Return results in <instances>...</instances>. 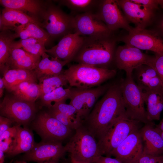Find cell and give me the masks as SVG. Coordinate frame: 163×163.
Listing matches in <instances>:
<instances>
[{
    "mask_svg": "<svg viewBox=\"0 0 163 163\" xmlns=\"http://www.w3.org/2000/svg\"><path fill=\"white\" fill-rule=\"evenodd\" d=\"M39 81V98L58 88L66 85L68 83L63 73L58 75L40 79Z\"/></svg>",
    "mask_w": 163,
    "mask_h": 163,
    "instance_id": "32",
    "label": "cell"
},
{
    "mask_svg": "<svg viewBox=\"0 0 163 163\" xmlns=\"http://www.w3.org/2000/svg\"><path fill=\"white\" fill-rule=\"evenodd\" d=\"M117 40L140 50L163 55V38L154 30L133 28L127 34Z\"/></svg>",
    "mask_w": 163,
    "mask_h": 163,
    "instance_id": "9",
    "label": "cell"
},
{
    "mask_svg": "<svg viewBox=\"0 0 163 163\" xmlns=\"http://www.w3.org/2000/svg\"><path fill=\"white\" fill-rule=\"evenodd\" d=\"M84 38L77 33H69L63 37L56 45L46 49V52L54 58L69 62L79 51Z\"/></svg>",
    "mask_w": 163,
    "mask_h": 163,
    "instance_id": "17",
    "label": "cell"
},
{
    "mask_svg": "<svg viewBox=\"0 0 163 163\" xmlns=\"http://www.w3.org/2000/svg\"><path fill=\"white\" fill-rule=\"evenodd\" d=\"M16 125L5 131L0 136V150L7 155L12 150L17 137Z\"/></svg>",
    "mask_w": 163,
    "mask_h": 163,
    "instance_id": "34",
    "label": "cell"
},
{
    "mask_svg": "<svg viewBox=\"0 0 163 163\" xmlns=\"http://www.w3.org/2000/svg\"><path fill=\"white\" fill-rule=\"evenodd\" d=\"M143 149L140 129H138L129 134L113 152L111 156L122 163H137Z\"/></svg>",
    "mask_w": 163,
    "mask_h": 163,
    "instance_id": "16",
    "label": "cell"
},
{
    "mask_svg": "<svg viewBox=\"0 0 163 163\" xmlns=\"http://www.w3.org/2000/svg\"><path fill=\"white\" fill-rule=\"evenodd\" d=\"M5 153L0 150V163H4L5 160Z\"/></svg>",
    "mask_w": 163,
    "mask_h": 163,
    "instance_id": "45",
    "label": "cell"
},
{
    "mask_svg": "<svg viewBox=\"0 0 163 163\" xmlns=\"http://www.w3.org/2000/svg\"><path fill=\"white\" fill-rule=\"evenodd\" d=\"M140 123L128 118L125 113L114 119L97 140L101 155L111 157L113 152L130 134L140 129Z\"/></svg>",
    "mask_w": 163,
    "mask_h": 163,
    "instance_id": "3",
    "label": "cell"
},
{
    "mask_svg": "<svg viewBox=\"0 0 163 163\" xmlns=\"http://www.w3.org/2000/svg\"><path fill=\"white\" fill-rule=\"evenodd\" d=\"M133 2L141 5L154 11L159 9L161 0H132Z\"/></svg>",
    "mask_w": 163,
    "mask_h": 163,
    "instance_id": "39",
    "label": "cell"
},
{
    "mask_svg": "<svg viewBox=\"0 0 163 163\" xmlns=\"http://www.w3.org/2000/svg\"><path fill=\"white\" fill-rule=\"evenodd\" d=\"M14 33L9 30L0 33V68L2 71L9 58L12 43L14 41Z\"/></svg>",
    "mask_w": 163,
    "mask_h": 163,
    "instance_id": "30",
    "label": "cell"
},
{
    "mask_svg": "<svg viewBox=\"0 0 163 163\" xmlns=\"http://www.w3.org/2000/svg\"><path fill=\"white\" fill-rule=\"evenodd\" d=\"M13 160H11L9 163H13Z\"/></svg>",
    "mask_w": 163,
    "mask_h": 163,
    "instance_id": "50",
    "label": "cell"
},
{
    "mask_svg": "<svg viewBox=\"0 0 163 163\" xmlns=\"http://www.w3.org/2000/svg\"><path fill=\"white\" fill-rule=\"evenodd\" d=\"M95 13L111 31L120 28L130 31L132 29L116 0L100 1Z\"/></svg>",
    "mask_w": 163,
    "mask_h": 163,
    "instance_id": "15",
    "label": "cell"
},
{
    "mask_svg": "<svg viewBox=\"0 0 163 163\" xmlns=\"http://www.w3.org/2000/svg\"><path fill=\"white\" fill-rule=\"evenodd\" d=\"M13 163H29L27 162V161H23L17 160L13 162ZM37 163H58L54 162H38Z\"/></svg>",
    "mask_w": 163,
    "mask_h": 163,
    "instance_id": "47",
    "label": "cell"
},
{
    "mask_svg": "<svg viewBox=\"0 0 163 163\" xmlns=\"http://www.w3.org/2000/svg\"><path fill=\"white\" fill-rule=\"evenodd\" d=\"M110 86L105 85L95 88H69V104L77 110L83 122L87 118L98 98L105 93Z\"/></svg>",
    "mask_w": 163,
    "mask_h": 163,
    "instance_id": "11",
    "label": "cell"
},
{
    "mask_svg": "<svg viewBox=\"0 0 163 163\" xmlns=\"http://www.w3.org/2000/svg\"><path fill=\"white\" fill-rule=\"evenodd\" d=\"M59 4L66 6L71 10L83 13L91 11V9L98 6L100 1L94 0H56Z\"/></svg>",
    "mask_w": 163,
    "mask_h": 163,
    "instance_id": "33",
    "label": "cell"
},
{
    "mask_svg": "<svg viewBox=\"0 0 163 163\" xmlns=\"http://www.w3.org/2000/svg\"><path fill=\"white\" fill-rule=\"evenodd\" d=\"M15 38L21 39L34 38L44 41L46 44L50 43L52 39L47 32L37 24L30 23L19 26L13 29Z\"/></svg>",
    "mask_w": 163,
    "mask_h": 163,
    "instance_id": "27",
    "label": "cell"
},
{
    "mask_svg": "<svg viewBox=\"0 0 163 163\" xmlns=\"http://www.w3.org/2000/svg\"><path fill=\"white\" fill-rule=\"evenodd\" d=\"M46 43L43 41L36 38L20 39L18 41H14L12 43L11 50L22 48L33 55L41 57L46 53Z\"/></svg>",
    "mask_w": 163,
    "mask_h": 163,
    "instance_id": "29",
    "label": "cell"
},
{
    "mask_svg": "<svg viewBox=\"0 0 163 163\" xmlns=\"http://www.w3.org/2000/svg\"><path fill=\"white\" fill-rule=\"evenodd\" d=\"M30 23L37 24L40 26V24L38 20L19 10L4 8L0 14V29L1 31L13 29L19 26Z\"/></svg>",
    "mask_w": 163,
    "mask_h": 163,
    "instance_id": "22",
    "label": "cell"
},
{
    "mask_svg": "<svg viewBox=\"0 0 163 163\" xmlns=\"http://www.w3.org/2000/svg\"><path fill=\"white\" fill-rule=\"evenodd\" d=\"M163 161V155H152L142 153L137 163H158Z\"/></svg>",
    "mask_w": 163,
    "mask_h": 163,
    "instance_id": "38",
    "label": "cell"
},
{
    "mask_svg": "<svg viewBox=\"0 0 163 163\" xmlns=\"http://www.w3.org/2000/svg\"><path fill=\"white\" fill-rule=\"evenodd\" d=\"M156 21L155 28L154 30L163 38V14L158 17Z\"/></svg>",
    "mask_w": 163,
    "mask_h": 163,
    "instance_id": "43",
    "label": "cell"
},
{
    "mask_svg": "<svg viewBox=\"0 0 163 163\" xmlns=\"http://www.w3.org/2000/svg\"><path fill=\"white\" fill-rule=\"evenodd\" d=\"M94 163H122L119 160L110 157L101 155Z\"/></svg>",
    "mask_w": 163,
    "mask_h": 163,
    "instance_id": "42",
    "label": "cell"
},
{
    "mask_svg": "<svg viewBox=\"0 0 163 163\" xmlns=\"http://www.w3.org/2000/svg\"><path fill=\"white\" fill-rule=\"evenodd\" d=\"M160 133L161 137L163 141V131L160 132Z\"/></svg>",
    "mask_w": 163,
    "mask_h": 163,
    "instance_id": "49",
    "label": "cell"
},
{
    "mask_svg": "<svg viewBox=\"0 0 163 163\" xmlns=\"http://www.w3.org/2000/svg\"><path fill=\"white\" fill-rule=\"evenodd\" d=\"M1 5L5 8L22 11L39 21L45 2L37 0H0Z\"/></svg>",
    "mask_w": 163,
    "mask_h": 163,
    "instance_id": "23",
    "label": "cell"
},
{
    "mask_svg": "<svg viewBox=\"0 0 163 163\" xmlns=\"http://www.w3.org/2000/svg\"><path fill=\"white\" fill-rule=\"evenodd\" d=\"M41 59V57L33 55L22 49H12L2 72L8 69L34 70Z\"/></svg>",
    "mask_w": 163,
    "mask_h": 163,
    "instance_id": "20",
    "label": "cell"
},
{
    "mask_svg": "<svg viewBox=\"0 0 163 163\" xmlns=\"http://www.w3.org/2000/svg\"><path fill=\"white\" fill-rule=\"evenodd\" d=\"M36 110L35 103L26 101L13 96H6L0 103L2 116L8 118L18 125L27 123Z\"/></svg>",
    "mask_w": 163,
    "mask_h": 163,
    "instance_id": "10",
    "label": "cell"
},
{
    "mask_svg": "<svg viewBox=\"0 0 163 163\" xmlns=\"http://www.w3.org/2000/svg\"><path fill=\"white\" fill-rule=\"evenodd\" d=\"M64 148L71 159L78 162L94 163L102 155L94 136L83 124L75 130Z\"/></svg>",
    "mask_w": 163,
    "mask_h": 163,
    "instance_id": "5",
    "label": "cell"
},
{
    "mask_svg": "<svg viewBox=\"0 0 163 163\" xmlns=\"http://www.w3.org/2000/svg\"><path fill=\"white\" fill-rule=\"evenodd\" d=\"M17 137L15 145L11 151L7 155L14 157L20 153H27L34 146V135L32 132L25 127H22L20 125H16Z\"/></svg>",
    "mask_w": 163,
    "mask_h": 163,
    "instance_id": "25",
    "label": "cell"
},
{
    "mask_svg": "<svg viewBox=\"0 0 163 163\" xmlns=\"http://www.w3.org/2000/svg\"><path fill=\"white\" fill-rule=\"evenodd\" d=\"M84 38L73 60L79 64L108 69L114 61L117 39L111 35Z\"/></svg>",
    "mask_w": 163,
    "mask_h": 163,
    "instance_id": "2",
    "label": "cell"
},
{
    "mask_svg": "<svg viewBox=\"0 0 163 163\" xmlns=\"http://www.w3.org/2000/svg\"><path fill=\"white\" fill-rule=\"evenodd\" d=\"M11 92L14 96L20 99L35 103L39 97L40 89L36 82L27 81L15 86Z\"/></svg>",
    "mask_w": 163,
    "mask_h": 163,
    "instance_id": "28",
    "label": "cell"
},
{
    "mask_svg": "<svg viewBox=\"0 0 163 163\" xmlns=\"http://www.w3.org/2000/svg\"><path fill=\"white\" fill-rule=\"evenodd\" d=\"M134 71L136 84L143 91H163L161 80L154 67L143 65Z\"/></svg>",
    "mask_w": 163,
    "mask_h": 163,
    "instance_id": "19",
    "label": "cell"
},
{
    "mask_svg": "<svg viewBox=\"0 0 163 163\" xmlns=\"http://www.w3.org/2000/svg\"><path fill=\"white\" fill-rule=\"evenodd\" d=\"M155 56L142 52L140 50L125 44L116 48L114 61L117 68L125 71L126 77H132L134 70L143 65L154 67Z\"/></svg>",
    "mask_w": 163,
    "mask_h": 163,
    "instance_id": "8",
    "label": "cell"
},
{
    "mask_svg": "<svg viewBox=\"0 0 163 163\" xmlns=\"http://www.w3.org/2000/svg\"><path fill=\"white\" fill-rule=\"evenodd\" d=\"M120 85L127 117L145 124L154 125L147 118L143 91L135 82L133 76L126 77Z\"/></svg>",
    "mask_w": 163,
    "mask_h": 163,
    "instance_id": "7",
    "label": "cell"
},
{
    "mask_svg": "<svg viewBox=\"0 0 163 163\" xmlns=\"http://www.w3.org/2000/svg\"><path fill=\"white\" fill-rule=\"evenodd\" d=\"M73 30L83 37L111 35V32L96 13L91 11L78 14L74 17Z\"/></svg>",
    "mask_w": 163,
    "mask_h": 163,
    "instance_id": "13",
    "label": "cell"
},
{
    "mask_svg": "<svg viewBox=\"0 0 163 163\" xmlns=\"http://www.w3.org/2000/svg\"><path fill=\"white\" fill-rule=\"evenodd\" d=\"M73 18L59 6L47 1L44 3L38 20L40 26L46 30L52 39L72 33Z\"/></svg>",
    "mask_w": 163,
    "mask_h": 163,
    "instance_id": "6",
    "label": "cell"
},
{
    "mask_svg": "<svg viewBox=\"0 0 163 163\" xmlns=\"http://www.w3.org/2000/svg\"><path fill=\"white\" fill-rule=\"evenodd\" d=\"M105 93L84 120V126L97 140L114 119L125 113L120 84L109 86Z\"/></svg>",
    "mask_w": 163,
    "mask_h": 163,
    "instance_id": "1",
    "label": "cell"
},
{
    "mask_svg": "<svg viewBox=\"0 0 163 163\" xmlns=\"http://www.w3.org/2000/svg\"><path fill=\"white\" fill-rule=\"evenodd\" d=\"M66 152L62 142L43 141L35 143L33 149L25 153L21 160L37 163L54 162L58 163Z\"/></svg>",
    "mask_w": 163,
    "mask_h": 163,
    "instance_id": "14",
    "label": "cell"
},
{
    "mask_svg": "<svg viewBox=\"0 0 163 163\" xmlns=\"http://www.w3.org/2000/svg\"><path fill=\"white\" fill-rule=\"evenodd\" d=\"M70 94V88L64 89L62 87H61L39 98L42 106H46L50 109L53 105V103L54 104L59 102H65L66 100L69 99Z\"/></svg>",
    "mask_w": 163,
    "mask_h": 163,
    "instance_id": "31",
    "label": "cell"
},
{
    "mask_svg": "<svg viewBox=\"0 0 163 163\" xmlns=\"http://www.w3.org/2000/svg\"><path fill=\"white\" fill-rule=\"evenodd\" d=\"M154 66L159 76L163 88V55L155 54Z\"/></svg>",
    "mask_w": 163,
    "mask_h": 163,
    "instance_id": "40",
    "label": "cell"
},
{
    "mask_svg": "<svg viewBox=\"0 0 163 163\" xmlns=\"http://www.w3.org/2000/svg\"><path fill=\"white\" fill-rule=\"evenodd\" d=\"M14 123L10 119L6 117L0 116V136L5 131L11 127L12 123Z\"/></svg>",
    "mask_w": 163,
    "mask_h": 163,
    "instance_id": "41",
    "label": "cell"
},
{
    "mask_svg": "<svg viewBox=\"0 0 163 163\" xmlns=\"http://www.w3.org/2000/svg\"><path fill=\"white\" fill-rule=\"evenodd\" d=\"M3 72L5 88L10 92L15 86L23 82H36L37 80L34 70L8 69Z\"/></svg>",
    "mask_w": 163,
    "mask_h": 163,
    "instance_id": "26",
    "label": "cell"
},
{
    "mask_svg": "<svg viewBox=\"0 0 163 163\" xmlns=\"http://www.w3.org/2000/svg\"><path fill=\"white\" fill-rule=\"evenodd\" d=\"M33 127L43 141L62 142L70 136L72 130L46 112L38 115Z\"/></svg>",
    "mask_w": 163,
    "mask_h": 163,
    "instance_id": "12",
    "label": "cell"
},
{
    "mask_svg": "<svg viewBox=\"0 0 163 163\" xmlns=\"http://www.w3.org/2000/svg\"><path fill=\"white\" fill-rule=\"evenodd\" d=\"M144 142L143 153L152 155H163V141L160 131L153 125L145 124L140 129Z\"/></svg>",
    "mask_w": 163,
    "mask_h": 163,
    "instance_id": "21",
    "label": "cell"
},
{
    "mask_svg": "<svg viewBox=\"0 0 163 163\" xmlns=\"http://www.w3.org/2000/svg\"><path fill=\"white\" fill-rule=\"evenodd\" d=\"M143 95L148 120L152 122L153 120H159L163 110V91H143Z\"/></svg>",
    "mask_w": 163,
    "mask_h": 163,
    "instance_id": "24",
    "label": "cell"
},
{
    "mask_svg": "<svg viewBox=\"0 0 163 163\" xmlns=\"http://www.w3.org/2000/svg\"><path fill=\"white\" fill-rule=\"evenodd\" d=\"M5 88V83L3 77L0 78V97H1L3 95L4 89Z\"/></svg>",
    "mask_w": 163,
    "mask_h": 163,
    "instance_id": "44",
    "label": "cell"
},
{
    "mask_svg": "<svg viewBox=\"0 0 163 163\" xmlns=\"http://www.w3.org/2000/svg\"><path fill=\"white\" fill-rule=\"evenodd\" d=\"M156 127L160 131H163V118L158 125Z\"/></svg>",
    "mask_w": 163,
    "mask_h": 163,
    "instance_id": "46",
    "label": "cell"
},
{
    "mask_svg": "<svg viewBox=\"0 0 163 163\" xmlns=\"http://www.w3.org/2000/svg\"><path fill=\"white\" fill-rule=\"evenodd\" d=\"M158 163H163V161H162V162H161Z\"/></svg>",
    "mask_w": 163,
    "mask_h": 163,
    "instance_id": "51",
    "label": "cell"
},
{
    "mask_svg": "<svg viewBox=\"0 0 163 163\" xmlns=\"http://www.w3.org/2000/svg\"><path fill=\"white\" fill-rule=\"evenodd\" d=\"M50 56L46 53L42 56V59L39 63L37 68L34 70L37 79L39 80L43 78L47 72L51 62Z\"/></svg>",
    "mask_w": 163,
    "mask_h": 163,
    "instance_id": "37",
    "label": "cell"
},
{
    "mask_svg": "<svg viewBox=\"0 0 163 163\" xmlns=\"http://www.w3.org/2000/svg\"><path fill=\"white\" fill-rule=\"evenodd\" d=\"M51 108L56 109L79 126L83 124V120L77 110L72 105L69 104H66L65 102H62L54 104Z\"/></svg>",
    "mask_w": 163,
    "mask_h": 163,
    "instance_id": "35",
    "label": "cell"
},
{
    "mask_svg": "<svg viewBox=\"0 0 163 163\" xmlns=\"http://www.w3.org/2000/svg\"><path fill=\"white\" fill-rule=\"evenodd\" d=\"M126 18L136 27L145 29L152 22L155 16V11L132 0H116Z\"/></svg>",
    "mask_w": 163,
    "mask_h": 163,
    "instance_id": "18",
    "label": "cell"
},
{
    "mask_svg": "<svg viewBox=\"0 0 163 163\" xmlns=\"http://www.w3.org/2000/svg\"><path fill=\"white\" fill-rule=\"evenodd\" d=\"M50 109L48 113L52 117L56 118L71 129L75 130L81 126L78 125L56 109L53 108H51Z\"/></svg>",
    "mask_w": 163,
    "mask_h": 163,
    "instance_id": "36",
    "label": "cell"
},
{
    "mask_svg": "<svg viewBox=\"0 0 163 163\" xmlns=\"http://www.w3.org/2000/svg\"><path fill=\"white\" fill-rule=\"evenodd\" d=\"M71 87L91 88L114 77L116 71L78 63L71 66L63 72Z\"/></svg>",
    "mask_w": 163,
    "mask_h": 163,
    "instance_id": "4",
    "label": "cell"
},
{
    "mask_svg": "<svg viewBox=\"0 0 163 163\" xmlns=\"http://www.w3.org/2000/svg\"><path fill=\"white\" fill-rule=\"evenodd\" d=\"M71 161L72 163H89L88 162H78L75 161V160L72 159H71Z\"/></svg>",
    "mask_w": 163,
    "mask_h": 163,
    "instance_id": "48",
    "label": "cell"
}]
</instances>
